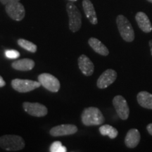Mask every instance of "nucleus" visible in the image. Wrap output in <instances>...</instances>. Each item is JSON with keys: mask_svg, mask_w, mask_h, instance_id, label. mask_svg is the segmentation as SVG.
Instances as JSON below:
<instances>
[{"mask_svg": "<svg viewBox=\"0 0 152 152\" xmlns=\"http://www.w3.org/2000/svg\"><path fill=\"white\" fill-rule=\"evenodd\" d=\"M11 86L13 89L20 93L31 92L41 86L39 81L30 80L14 79L11 81Z\"/></svg>", "mask_w": 152, "mask_h": 152, "instance_id": "obj_5", "label": "nucleus"}, {"mask_svg": "<svg viewBox=\"0 0 152 152\" xmlns=\"http://www.w3.org/2000/svg\"><path fill=\"white\" fill-rule=\"evenodd\" d=\"M88 43L90 46L92 47L93 50L97 54L106 56L109 54V51L105 45L102 42L99 40L95 37H91L89 39Z\"/></svg>", "mask_w": 152, "mask_h": 152, "instance_id": "obj_17", "label": "nucleus"}, {"mask_svg": "<svg viewBox=\"0 0 152 152\" xmlns=\"http://www.w3.org/2000/svg\"><path fill=\"white\" fill-rule=\"evenodd\" d=\"M81 120L85 126H94L103 124L105 118L98 108L88 107L82 113Z\"/></svg>", "mask_w": 152, "mask_h": 152, "instance_id": "obj_1", "label": "nucleus"}, {"mask_svg": "<svg viewBox=\"0 0 152 152\" xmlns=\"http://www.w3.org/2000/svg\"><path fill=\"white\" fill-rule=\"evenodd\" d=\"M138 104L142 107L147 109H152V94L151 93L142 91L139 92L137 96Z\"/></svg>", "mask_w": 152, "mask_h": 152, "instance_id": "obj_18", "label": "nucleus"}, {"mask_svg": "<svg viewBox=\"0 0 152 152\" xmlns=\"http://www.w3.org/2000/svg\"><path fill=\"white\" fill-rule=\"evenodd\" d=\"M37 78L42 86L47 90L52 92H57L60 90V82L55 76L49 73H42Z\"/></svg>", "mask_w": 152, "mask_h": 152, "instance_id": "obj_6", "label": "nucleus"}, {"mask_svg": "<svg viewBox=\"0 0 152 152\" xmlns=\"http://www.w3.org/2000/svg\"><path fill=\"white\" fill-rule=\"evenodd\" d=\"M68 1H73V2H74V1H77V0H68Z\"/></svg>", "mask_w": 152, "mask_h": 152, "instance_id": "obj_27", "label": "nucleus"}, {"mask_svg": "<svg viewBox=\"0 0 152 152\" xmlns=\"http://www.w3.org/2000/svg\"><path fill=\"white\" fill-rule=\"evenodd\" d=\"M35 61L30 58H23L15 61L12 63L11 66L16 71H31L35 67Z\"/></svg>", "mask_w": 152, "mask_h": 152, "instance_id": "obj_16", "label": "nucleus"}, {"mask_svg": "<svg viewBox=\"0 0 152 152\" xmlns=\"http://www.w3.org/2000/svg\"><path fill=\"white\" fill-rule=\"evenodd\" d=\"M4 54L6 57L9 59H16L20 56V53L14 49H7L5 50Z\"/></svg>", "mask_w": 152, "mask_h": 152, "instance_id": "obj_22", "label": "nucleus"}, {"mask_svg": "<svg viewBox=\"0 0 152 152\" xmlns=\"http://www.w3.org/2000/svg\"><path fill=\"white\" fill-rule=\"evenodd\" d=\"M68 18H69V29L73 33L78 31L82 26V14L77 7L73 1H69L66 4Z\"/></svg>", "mask_w": 152, "mask_h": 152, "instance_id": "obj_4", "label": "nucleus"}, {"mask_svg": "<svg viewBox=\"0 0 152 152\" xmlns=\"http://www.w3.org/2000/svg\"><path fill=\"white\" fill-rule=\"evenodd\" d=\"M149 44V47H150V51H151V54L152 56V40H150Z\"/></svg>", "mask_w": 152, "mask_h": 152, "instance_id": "obj_26", "label": "nucleus"}, {"mask_svg": "<svg viewBox=\"0 0 152 152\" xmlns=\"http://www.w3.org/2000/svg\"><path fill=\"white\" fill-rule=\"evenodd\" d=\"M0 147L9 151H20L25 147V142L21 137L6 134L0 137Z\"/></svg>", "mask_w": 152, "mask_h": 152, "instance_id": "obj_2", "label": "nucleus"}, {"mask_svg": "<svg viewBox=\"0 0 152 152\" xmlns=\"http://www.w3.org/2000/svg\"><path fill=\"white\" fill-rule=\"evenodd\" d=\"M5 10L8 16L13 20L20 21L26 16L24 6L20 1L13 2L5 5Z\"/></svg>", "mask_w": 152, "mask_h": 152, "instance_id": "obj_7", "label": "nucleus"}, {"mask_svg": "<svg viewBox=\"0 0 152 152\" xmlns=\"http://www.w3.org/2000/svg\"><path fill=\"white\" fill-rule=\"evenodd\" d=\"M5 85H6L5 81L4 80V79L2 78V77H1V75H0V87H2L4 86H5Z\"/></svg>", "mask_w": 152, "mask_h": 152, "instance_id": "obj_25", "label": "nucleus"}, {"mask_svg": "<svg viewBox=\"0 0 152 152\" xmlns=\"http://www.w3.org/2000/svg\"><path fill=\"white\" fill-rule=\"evenodd\" d=\"M20 0H0V2L3 5H7L8 4L17 2V1H20Z\"/></svg>", "mask_w": 152, "mask_h": 152, "instance_id": "obj_23", "label": "nucleus"}, {"mask_svg": "<svg viewBox=\"0 0 152 152\" xmlns=\"http://www.w3.org/2000/svg\"><path fill=\"white\" fill-rule=\"evenodd\" d=\"M140 133L138 130L135 128L130 129L127 132L126 136L125 138V144L127 147L130 149H133L138 145L140 142Z\"/></svg>", "mask_w": 152, "mask_h": 152, "instance_id": "obj_13", "label": "nucleus"}, {"mask_svg": "<svg viewBox=\"0 0 152 152\" xmlns=\"http://www.w3.org/2000/svg\"><path fill=\"white\" fill-rule=\"evenodd\" d=\"M78 66L82 73L86 76H91L94 73V66L92 61L86 55L82 54L77 60Z\"/></svg>", "mask_w": 152, "mask_h": 152, "instance_id": "obj_12", "label": "nucleus"}, {"mask_svg": "<svg viewBox=\"0 0 152 152\" xmlns=\"http://www.w3.org/2000/svg\"><path fill=\"white\" fill-rule=\"evenodd\" d=\"M18 45L23 49H26L31 53H35L37 50V45L31 42L26 40L24 39H19L18 40Z\"/></svg>", "mask_w": 152, "mask_h": 152, "instance_id": "obj_20", "label": "nucleus"}, {"mask_svg": "<svg viewBox=\"0 0 152 152\" xmlns=\"http://www.w3.org/2000/svg\"><path fill=\"white\" fill-rule=\"evenodd\" d=\"M23 107L24 111L32 116L44 117L48 113V110L46 106L39 103L24 102L23 104Z\"/></svg>", "mask_w": 152, "mask_h": 152, "instance_id": "obj_9", "label": "nucleus"}, {"mask_svg": "<svg viewBox=\"0 0 152 152\" xmlns=\"http://www.w3.org/2000/svg\"><path fill=\"white\" fill-rule=\"evenodd\" d=\"M147 130L148 131V132H149L151 135H152V123H150V124L147 125Z\"/></svg>", "mask_w": 152, "mask_h": 152, "instance_id": "obj_24", "label": "nucleus"}, {"mask_svg": "<svg viewBox=\"0 0 152 152\" xmlns=\"http://www.w3.org/2000/svg\"><path fill=\"white\" fill-rule=\"evenodd\" d=\"M99 132L103 136H108L111 139H115L118 134V132L114 127L110 125H104L99 127Z\"/></svg>", "mask_w": 152, "mask_h": 152, "instance_id": "obj_19", "label": "nucleus"}, {"mask_svg": "<svg viewBox=\"0 0 152 152\" xmlns=\"http://www.w3.org/2000/svg\"><path fill=\"white\" fill-rule=\"evenodd\" d=\"M136 21L137 23V25L139 28L141 29L144 33H149L150 32H151L152 30V26L150 21L149 17L145 13L140 12L137 13L135 16Z\"/></svg>", "mask_w": 152, "mask_h": 152, "instance_id": "obj_14", "label": "nucleus"}, {"mask_svg": "<svg viewBox=\"0 0 152 152\" xmlns=\"http://www.w3.org/2000/svg\"><path fill=\"white\" fill-rule=\"evenodd\" d=\"M50 152H66L67 149L66 147L63 146L62 143L59 141L53 142L49 147Z\"/></svg>", "mask_w": 152, "mask_h": 152, "instance_id": "obj_21", "label": "nucleus"}, {"mask_svg": "<svg viewBox=\"0 0 152 152\" xmlns=\"http://www.w3.org/2000/svg\"><path fill=\"white\" fill-rule=\"evenodd\" d=\"M77 132V128L75 125L64 124L55 126L51 129L49 134L53 137H61L73 134Z\"/></svg>", "mask_w": 152, "mask_h": 152, "instance_id": "obj_11", "label": "nucleus"}, {"mask_svg": "<svg viewBox=\"0 0 152 152\" xmlns=\"http://www.w3.org/2000/svg\"><path fill=\"white\" fill-rule=\"evenodd\" d=\"M83 10L89 21L93 25H96L98 23L97 16L95 11L94 5L90 0H83Z\"/></svg>", "mask_w": 152, "mask_h": 152, "instance_id": "obj_15", "label": "nucleus"}, {"mask_svg": "<svg viewBox=\"0 0 152 152\" xmlns=\"http://www.w3.org/2000/svg\"><path fill=\"white\" fill-rule=\"evenodd\" d=\"M118 29L123 40L132 42L134 39V32L128 19L123 15H118L116 18Z\"/></svg>", "mask_w": 152, "mask_h": 152, "instance_id": "obj_3", "label": "nucleus"}, {"mask_svg": "<svg viewBox=\"0 0 152 152\" xmlns=\"http://www.w3.org/2000/svg\"><path fill=\"white\" fill-rule=\"evenodd\" d=\"M116 78V71L113 69H107L99 76L96 82V85L99 89H106L113 84Z\"/></svg>", "mask_w": 152, "mask_h": 152, "instance_id": "obj_10", "label": "nucleus"}, {"mask_svg": "<svg viewBox=\"0 0 152 152\" xmlns=\"http://www.w3.org/2000/svg\"><path fill=\"white\" fill-rule=\"evenodd\" d=\"M113 105L120 118L123 121L128 118L130 109L126 99L123 96L121 95L115 96L113 99Z\"/></svg>", "mask_w": 152, "mask_h": 152, "instance_id": "obj_8", "label": "nucleus"}, {"mask_svg": "<svg viewBox=\"0 0 152 152\" xmlns=\"http://www.w3.org/2000/svg\"><path fill=\"white\" fill-rule=\"evenodd\" d=\"M148 1H149V2H150V3H152V0H147Z\"/></svg>", "mask_w": 152, "mask_h": 152, "instance_id": "obj_28", "label": "nucleus"}]
</instances>
